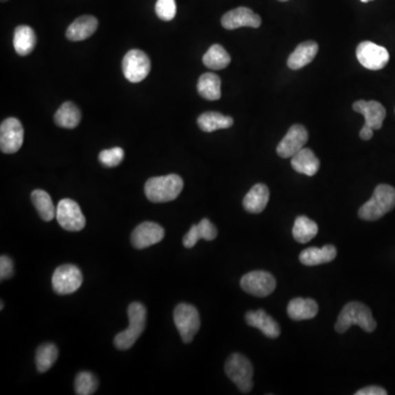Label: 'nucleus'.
<instances>
[{"instance_id": "obj_1", "label": "nucleus", "mask_w": 395, "mask_h": 395, "mask_svg": "<svg viewBox=\"0 0 395 395\" xmlns=\"http://www.w3.org/2000/svg\"><path fill=\"white\" fill-rule=\"evenodd\" d=\"M184 180L176 173L167 176L153 177L147 180L144 187L145 195L155 203L169 202L182 193Z\"/></svg>"}, {"instance_id": "obj_2", "label": "nucleus", "mask_w": 395, "mask_h": 395, "mask_svg": "<svg viewBox=\"0 0 395 395\" xmlns=\"http://www.w3.org/2000/svg\"><path fill=\"white\" fill-rule=\"evenodd\" d=\"M352 325H358L367 333H372L376 330V323L368 306L360 302H350L344 306L336 322V332L345 333Z\"/></svg>"}, {"instance_id": "obj_3", "label": "nucleus", "mask_w": 395, "mask_h": 395, "mask_svg": "<svg viewBox=\"0 0 395 395\" xmlns=\"http://www.w3.org/2000/svg\"><path fill=\"white\" fill-rule=\"evenodd\" d=\"M395 208V189L389 184H379L374 195L358 211L360 219L376 221Z\"/></svg>"}, {"instance_id": "obj_4", "label": "nucleus", "mask_w": 395, "mask_h": 395, "mask_svg": "<svg viewBox=\"0 0 395 395\" xmlns=\"http://www.w3.org/2000/svg\"><path fill=\"white\" fill-rule=\"evenodd\" d=\"M129 328L114 337V346L119 350H130L145 330L147 308L140 302H133L127 309Z\"/></svg>"}, {"instance_id": "obj_5", "label": "nucleus", "mask_w": 395, "mask_h": 395, "mask_svg": "<svg viewBox=\"0 0 395 395\" xmlns=\"http://www.w3.org/2000/svg\"><path fill=\"white\" fill-rule=\"evenodd\" d=\"M225 374L242 393L252 391L254 387L253 385L254 369L252 363L245 356L241 354L231 355L225 363Z\"/></svg>"}, {"instance_id": "obj_6", "label": "nucleus", "mask_w": 395, "mask_h": 395, "mask_svg": "<svg viewBox=\"0 0 395 395\" xmlns=\"http://www.w3.org/2000/svg\"><path fill=\"white\" fill-rule=\"evenodd\" d=\"M173 322L176 325L182 341L189 344L200 328V315L191 304L180 303L173 311Z\"/></svg>"}, {"instance_id": "obj_7", "label": "nucleus", "mask_w": 395, "mask_h": 395, "mask_svg": "<svg viewBox=\"0 0 395 395\" xmlns=\"http://www.w3.org/2000/svg\"><path fill=\"white\" fill-rule=\"evenodd\" d=\"M122 71L131 83H141L151 72V60L141 50H131L122 61Z\"/></svg>"}, {"instance_id": "obj_8", "label": "nucleus", "mask_w": 395, "mask_h": 395, "mask_svg": "<svg viewBox=\"0 0 395 395\" xmlns=\"http://www.w3.org/2000/svg\"><path fill=\"white\" fill-rule=\"evenodd\" d=\"M83 284L81 269L74 265H63L55 269L52 277V287L57 295H66L76 292Z\"/></svg>"}, {"instance_id": "obj_9", "label": "nucleus", "mask_w": 395, "mask_h": 395, "mask_svg": "<svg viewBox=\"0 0 395 395\" xmlns=\"http://www.w3.org/2000/svg\"><path fill=\"white\" fill-rule=\"evenodd\" d=\"M55 217L58 224L68 232H79L86 226V219L81 206L72 199H63L58 202Z\"/></svg>"}, {"instance_id": "obj_10", "label": "nucleus", "mask_w": 395, "mask_h": 395, "mask_svg": "<svg viewBox=\"0 0 395 395\" xmlns=\"http://www.w3.org/2000/svg\"><path fill=\"white\" fill-rule=\"evenodd\" d=\"M276 286L275 277L264 270L250 271L241 279L242 289L259 298L268 297L274 292Z\"/></svg>"}, {"instance_id": "obj_11", "label": "nucleus", "mask_w": 395, "mask_h": 395, "mask_svg": "<svg viewBox=\"0 0 395 395\" xmlns=\"http://www.w3.org/2000/svg\"><path fill=\"white\" fill-rule=\"evenodd\" d=\"M356 55L360 64L370 71H380L390 60V55L385 47L369 41L361 42L357 46Z\"/></svg>"}, {"instance_id": "obj_12", "label": "nucleus", "mask_w": 395, "mask_h": 395, "mask_svg": "<svg viewBox=\"0 0 395 395\" xmlns=\"http://www.w3.org/2000/svg\"><path fill=\"white\" fill-rule=\"evenodd\" d=\"M23 127L16 118H8L0 125V149L5 154H14L23 144Z\"/></svg>"}, {"instance_id": "obj_13", "label": "nucleus", "mask_w": 395, "mask_h": 395, "mask_svg": "<svg viewBox=\"0 0 395 395\" xmlns=\"http://www.w3.org/2000/svg\"><path fill=\"white\" fill-rule=\"evenodd\" d=\"M308 140L309 134L303 125H292L281 142L278 144L277 153L282 158H292L297 153L300 152L301 149H304Z\"/></svg>"}, {"instance_id": "obj_14", "label": "nucleus", "mask_w": 395, "mask_h": 395, "mask_svg": "<svg viewBox=\"0 0 395 395\" xmlns=\"http://www.w3.org/2000/svg\"><path fill=\"white\" fill-rule=\"evenodd\" d=\"M164 237H165V230L160 224L154 222H143L133 231L131 242L136 249H144L160 243Z\"/></svg>"}, {"instance_id": "obj_15", "label": "nucleus", "mask_w": 395, "mask_h": 395, "mask_svg": "<svg viewBox=\"0 0 395 395\" xmlns=\"http://www.w3.org/2000/svg\"><path fill=\"white\" fill-rule=\"evenodd\" d=\"M222 25L228 30H235L238 28L250 27L259 28L261 25V18L255 14L252 9L246 7H238L228 11L222 17Z\"/></svg>"}, {"instance_id": "obj_16", "label": "nucleus", "mask_w": 395, "mask_h": 395, "mask_svg": "<svg viewBox=\"0 0 395 395\" xmlns=\"http://www.w3.org/2000/svg\"><path fill=\"white\" fill-rule=\"evenodd\" d=\"M354 110L358 114H363L365 120V125H368L374 130L381 129L385 121L387 111L385 107L378 101L359 100L354 103Z\"/></svg>"}, {"instance_id": "obj_17", "label": "nucleus", "mask_w": 395, "mask_h": 395, "mask_svg": "<svg viewBox=\"0 0 395 395\" xmlns=\"http://www.w3.org/2000/svg\"><path fill=\"white\" fill-rule=\"evenodd\" d=\"M247 324L258 330L267 336L268 339H277L280 335V328L278 323L264 310L247 312L245 315Z\"/></svg>"}, {"instance_id": "obj_18", "label": "nucleus", "mask_w": 395, "mask_h": 395, "mask_svg": "<svg viewBox=\"0 0 395 395\" xmlns=\"http://www.w3.org/2000/svg\"><path fill=\"white\" fill-rule=\"evenodd\" d=\"M270 193L266 184H255L252 189L249 190L243 200V206L247 212L253 214H258L265 210L268 204Z\"/></svg>"}, {"instance_id": "obj_19", "label": "nucleus", "mask_w": 395, "mask_h": 395, "mask_svg": "<svg viewBox=\"0 0 395 395\" xmlns=\"http://www.w3.org/2000/svg\"><path fill=\"white\" fill-rule=\"evenodd\" d=\"M98 28V20L94 16H81L68 27L66 38L74 42L84 41L96 32Z\"/></svg>"}, {"instance_id": "obj_20", "label": "nucleus", "mask_w": 395, "mask_h": 395, "mask_svg": "<svg viewBox=\"0 0 395 395\" xmlns=\"http://www.w3.org/2000/svg\"><path fill=\"white\" fill-rule=\"evenodd\" d=\"M217 236V230L213 223L208 219H202L199 224L191 226L189 232L184 235L182 244L186 248H193L199 239L213 241Z\"/></svg>"}, {"instance_id": "obj_21", "label": "nucleus", "mask_w": 395, "mask_h": 395, "mask_svg": "<svg viewBox=\"0 0 395 395\" xmlns=\"http://www.w3.org/2000/svg\"><path fill=\"white\" fill-rule=\"evenodd\" d=\"M319 52V45L313 41H306L298 45L288 58V66L291 70H300L314 60Z\"/></svg>"}, {"instance_id": "obj_22", "label": "nucleus", "mask_w": 395, "mask_h": 395, "mask_svg": "<svg viewBox=\"0 0 395 395\" xmlns=\"http://www.w3.org/2000/svg\"><path fill=\"white\" fill-rule=\"evenodd\" d=\"M287 312L293 321H306L317 317L319 306L312 299L295 298L290 301Z\"/></svg>"}, {"instance_id": "obj_23", "label": "nucleus", "mask_w": 395, "mask_h": 395, "mask_svg": "<svg viewBox=\"0 0 395 395\" xmlns=\"http://www.w3.org/2000/svg\"><path fill=\"white\" fill-rule=\"evenodd\" d=\"M337 250L333 245H326L322 248L311 247L304 249L300 254V261L304 266H317L322 264L330 263L335 259Z\"/></svg>"}, {"instance_id": "obj_24", "label": "nucleus", "mask_w": 395, "mask_h": 395, "mask_svg": "<svg viewBox=\"0 0 395 395\" xmlns=\"http://www.w3.org/2000/svg\"><path fill=\"white\" fill-rule=\"evenodd\" d=\"M291 158H292L291 165L297 173L312 177L319 171V165H321L319 158L310 149L304 147Z\"/></svg>"}, {"instance_id": "obj_25", "label": "nucleus", "mask_w": 395, "mask_h": 395, "mask_svg": "<svg viewBox=\"0 0 395 395\" xmlns=\"http://www.w3.org/2000/svg\"><path fill=\"white\" fill-rule=\"evenodd\" d=\"M36 45V32L29 25H19L14 33V47L17 54L27 56Z\"/></svg>"}, {"instance_id": "obj_26", "label": "nucleus", "mask_w": 395, "mask_h": 395, "mask_svg": "<svg viewBox=\"0 0 395 395\" xmlns=\"http://www.w3.org/2000/svg\"><path fill=\"white\" fill-rule=\"evenodd\" d=\"M234 120L228 116L219 114V112H204L198 118V125L204 132H214L221 129H228L232 127Z\"/></svg>"}, {"instance_id": "obj_27", "label": "nucleus", "mask_w": 395, "mask_h": 395, "mask_svg": "<svg viewBox=\"0 0 395 395\" xmlns=\"http://www.w3.org/2000/svg\"><path fill=\"white\" fill-rule=\"evenodd\" d=\"M198 92L206 100H219L221 98V79L213 73L203 74L199 78Z\"/></svg>"}, {"instance_id": "obj_28", "label": "nucleus", "mask_w": 395, "mask_h": 395, "mask_svg": "<svg viewBox=\"0 0 395 395\" xmlns=\"http://www.w3.org/2000/svg\"><path fill=\"white\" fill-rule=\"evenodd\" d=\"M55 123L64 129H75L81 123V110L71 101L63 103L55 114Z\"/></svg>"}, {"instance_id": "obj_29", "label": "nucleus", "mask_w": 395, "mask_h": 395, "mask_svg": "<svg viewBox=\"0 0 395 395\" xmlns=\"http://www.w3.org/2000/svg\"><path fill=\"white\" fill-rule=\"evenodd\" d=\"M31 200L36 206L41 219L49 222L56 217V208L52 201L51 195L44 190L36 189L31 193Z\"/></svg>"}, {"instance_id": "obj_30", "label": "nucleus", "mask_w": 395, "mask_h": 395, "mask_svg": "<svg viewBox=\"0 0 395 395\" xmlns=\"http://www.w3.org/2000/svg\"><path fill=\"white\" fill-rule=\"evenodd\" d=\"M319 232L317 223L306 215L297 217L292 228V235L295 241L301 244L309 243Z\"/></svg>"}, {"instance_id": "obj_31", "label": "nucleus", "mask_w": 395, "mask_h": 395, "mask_svg": "<svg viewBox=\"0 0 395 395\" xmlns=\"http://www.w3.org/2000/svg\"><path fill=\"white\" fill-rule=\"evenodd\" d=\"M202 61L206 67L219 71L230 65L231 56L223 46L214 44L208 50L206 54L203 55Z\"/></svg>"}, {"instance_id": "obj_32", "label": "nucleus", "mask_w": 395, "mask_h": 395, "mask_svg": "<svg viewBox=\"0 0 395 395\" xmlns=\"http://www.w3.org/2000/svg\"><path fill=\"white\" fill-rule=\"evenodd\" d=\"M58 358V350L54 344L46 343L41 345L36 350V369L40 374H44L53 367Z\"/></svg>"}, {"instance_id": "obj_33", "label": "nucleus", "mask_w": 395, "mask_h": 395, "mask_svg": "<svg viewBox=\"0 0 395 395\" xmlns=\"http://www.w3.org/2000/svg\"><path fill=\"white\" fill-rule=\"evenodd\" d=\"M98 380L92 372L83 371L75 379V393L77 395H92L97 391Z\"/></svg>"}, {"instance_id": "obj_34", "label": "nucleus", "mask_w": 395, "mask_h": 395, "mask_svg": "<svg viewBox=\"0 0 395 395\" xmlns=\"http://www.w3.org/2000/svg\"><path fill=\"white\" fill-rule=\"evenodd\" d=\"M123 158H125V151L121 147L105 149L99 154V162L106 167H117L121 164Z\"/></svg>"}, {"instance_id": "obj_35", "label": "nucleus", "mask_w": 395, "mask_h": 395, "mask_svg": "<svg viewBox=\"0 0 395 395\" xmlns=\"http://www.w3.org/2000/svg\"><path fill=\"white\" fill-rule=\"evenodd\" d=\"M155 11L160 20L171 21L176 16V1L175 0H158L155 6Z\"/></svg>"}, {"instance_id": "obj_36", "label": "nucleus", "mask_w": 395, "mask_h": 395, "mask_svg": "<svg viewBox=\"0 0 395 395\" xmlns=\"http://www.w3.org/2000/svg\"><path fill=\"white\" fill-rule=\"evenodd\" d=\"M14 275V261L8 256L3 255L0 258V279L7 280Z\"/></svg>"}, {"instance_id": "obj_37", "label": "nucleus", "mask_w": 395, "mask_h": 395, "mask_svg": "<svg viewBox=\"0 0 395 395\" xmlns=\"http://www.w3.org/2000/svg\"><path fill=\"white\" fill-rule=\"evenodd\" d=\"M387 392L383 387L378 385H370V387H363L361 390L357 391L356 395H387Z\"/></svg>"}, {"instance_id": "obj_38", "label": "nucleus", "mask_w": 395, "mask_h": 395, "mask_svg": "<svg viewBox=\"0 0 395 395\" xmlns=\"http://www.w3.org/2000/svg\"><path fill=\"white\" fill-rule=\"evenodd\" d=\"M374 129H371L370 127L365 125V127L360 131V138L365 140V141H368V140H370V138L374 136Z\"/></svg>"}, {"instance_id": "obj_39", "label": "nucleus", "mask_w": 395, "mask_h": 395, "mask_svg": "<svg viewBox=\"0 0 395 395\" xmlns=\"http://www.w3.org/2000/svg\"><path fill=\"white\" fill-rule=\"evenodd\" d=\"M363 3H368V1H371V0H361Z\"/></svg>"}, {"instance_id": "obj_40", "label": "nucleus", "mask_w": 395, "mask_h": 395, "mask_svg": "<svg viewBox=\"0 0 395 395\" xmlns=\"http://www.w3.org/2000/svg\"><path fill=\"white\" fill-rule=\"evenodd\" d=\"M0 308H1V310L3 309V302H1V306H0Z\"/></svg>"}, {"instance_id": "obj_41", "label": "nucleus", "mask_w": 395, "mask_h": 395, "mask_svg": "<svg viewBox=\"0 0 395 395\" xmlns=\"http://www.w3.org/2000/svg\"><path fill=\"white\" fill-rule=\"evenodd\" d=\"M6 1H8V0H1V3H6Z\"/></svg>"}, {"instance_id": "obj_42", "label": "nucleus", "mask_w": 395, "mask_h": 395, "mask_svg": "<svg viewBox=\"0 0 395 395\" xmlns=\"http://www.w3.org/2000/svg\"><path fill=\"white\" fill-rule=\"evenodd\" d=\"M279 1H288V0H279Z\"/></svg>"}]
</instances>
